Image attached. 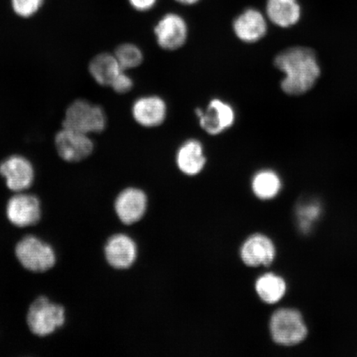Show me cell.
I'll return each instance as SVG.
<instances>
[{
	"instance_id": "2",
	"label": "cell",
	"mask_w": 357,
	"mask_h": 357,
	"mask_svg": "<svg viewBox=\"0 0 357 357\" xmlns=\"http://www.w3.org/2000/svg\"><path fill=\"white\" fill-rule=\"evenodd\" d=\"M107 124L105 112L100 106L84 100H77L66 112L63 128L84 134L100 133Z\"/></svg>"
},
{
	"instance_id": "15",
	"label": "cell",
	"mask_w": 357,
	"mask_h": 357,
	"mask_svg": "<svg viewBox=\"0 0 357 357\" xmlns=\"http://www.w3.org/2000/svg\"><path fill=\"white\" fill-rule=\"evenodd\" d=\"M267 24L264 16L254 8H248L234 22V31L236 37L244 43L259 41L266 33Z\"/></svg>"
},
{
	"instance_id": "5",
	"label": "cell",
	"mask_w": 357,
	"mask_h": 357,
	"mask_svg": "<svg viewBox=\"0 0 357 357\" xmlns=\"http://www.w3.org/2000/svg\"><path fill=\"white\" fill-rule=\"evenodd\" d=\"M15 254L20 264L30 271H47L56 264L54 249L34 236L22 238L16 245Z\"/></svg>"
},
{
	"instance_id": "26",
	"label": "cell",
	"mask_w": 357,
	"mask_h": 357,
	"mask_svg": "<svg viewBox=\"0 0 357 357\" xmlns=\"http://www.w3.org/2000/svg\"><path fill=\"white\" fill-rule=\"evenodd\" d=\"M176 1L182 4H185V6H192V4L198 3L199 0H176Z\"/></svg>"
},
{
	"instance_id": "25",
	"label": "cell",
	"mask_w": 357,
	"mask_h": 357,
	"mask_svg": "<svg viewBox=\"0 0 357 357\" xmlns=\"http://www.w3.org/2000/svg\"><path fill=\"white\" fill-rule=\"evenodd\" d=\"M302 212H303V214H305V218L312 220V218H315L318 215L319 211L317 206H310L305 208H303Z\"/></svg>"
},
{
	"instance_id": "12",
	"label": "cell",
	"mask_w": 357,
	"mask_h": 357,
	"mask_svg": "<svg viewBox=\"0 0 357 357\" xmlns=\"http://www.w3.org/2000/svg\"><path fill=\"white\" fill-rule=\"evenodd\" d=\"M147 199L144 192L128 188L115 201V211L124 225H132L142 220L146 211Z\"/></svg>"
},
{
	"instance_id": "4",
	"label": "cell",
	"mask_w": 357,
	"mask_h": 357,
	"mask_svg": "<svg viewBox=\"0 0 357 357\" xmlns=\"http://www.w3.org/2000/svg\"><path fill=\"white\" fill-rule=\"evenodd\" d=\"M271 333L280 345L293 346L305 340L307 329L301 312L292 309H281L271 319Z\"/></svg>"
},
{
	"instance_id": "18",
	"label": "cell",
	"mask_w": 357,
	"mask_h": 357,
	"mask_svg": "<svg viewBox=\"0 0 357 357\" xmlns=\"http://www.w3.org/2000/svg\"><path fill=\"white\" fill-rule=\"evenodd\" d=\"M266 12L270 20L284 28L296 24L301 17L297 0H268Z\"/></svg>"
},
{
	"instance_id": "11",
	"label": "cell",
	"mask_w": 357,
	"mask_h": 357,
	"mask_svg": "<svg viewBox=\"0 0 357 357\" xmlns=\"http://www.w3.org/2000/svg\"><path fill=\"white\" fill-rule=\"evenodd\" d=\"M132 114L134 120L142 127H158L167 119V102L156 96L141 97L133 102Z\"/></svg>"
},
{
	"instance_id": "10",
	"label": "cell",
	"mask_w": 357,
	"mask_h": 357,
	"mask_svg": "<svg viewBox=\"0 0 357 357\" xmlns=\"http://www.w3.org/2000/svg\"><path fill=\"white\" fill-rule=\"evenodd\" d=\"M6 214L8 220L15 226H32L41 218V204L33 195L17 194L8 200Z\"/></svg>"
},
{
	"instance_id": "14",
	"label": "cell",
	"mask_w": 357,
	"mask_h": 357,
	"mask_svg": "<svg viewBox=\"0 0 357 357\" xmlns=\"http://www.w3.org/2000/svg\"><path fill=\"white\" fill-rule=\"evenodd\" d=\"M105 257L115 269H128L136 260L137 245L127 235L116 234L106 243Z\"/></svg>"
},
{
	"instance_id": "7",
	"label": "cell",
	"mask_w": 357,
	"mask_h": 357,
	"mask_svg": "<svg viewBox=\"0 0 357 357\" xmlns=\"http://www.w3.org/2000/svg\"><path fill=\"white\" fill-rule=\"evenodd\" d=\"M58 154L66 162H77L93 153V144L87 134L63 128L55 138Z\"/></svg>"
},
{
	"instance_id": "24",
	"label": "cell",
	"mask_w": 357,
	"mask_h": 357,
	"mask_svg": "<svg viewBox=\"0 0 357 357\" xmlns=\"http://www.w3.org/2000/svg\"><path fill=\"white\" fill-rule=\"evenodd\" d=\"M129 3L137 11L145 12L153 8L156 0H129Z\"/></svg>"
},
{
	"instance_id": "1",
	"label": "cell",
	"mask_w": 357,
	"mask_h": 357,
	"mask_svg": "<svg viewBox=\"0 0 357 357\" xmlns=\"http://www.w3.org/2000/svg\"><path fill=\"white\" fill-rule=\"evenodd\" d=\"M275 66L287 75L281 82V88L291 96L309 91L320 75L315 52L310 47L285 49L275 57Z\"/></svg>"
},
{
	"instance_id": "23",
	"label": "cell",
	"mask_w": 357,
	"mask_h": 357,
	"mask_svg": "<svg viewBox=\"0 0 357 357\" xmlns=\"http://www.w3.org/2000/svg\"><path fill=\"white\" fill-rule=\"evenodd\" d=\"M110 87L118 93H127L133 88V80L122 70L112 82Z\"/></svg>"
},
{
	"instance_id": "6",
	"label": "cell",
	"mask_w": 357,
	"mask_h": 357,
	"mask_svg": "<svg viewBox=\"0 0 357 357\" xmlns=\"http://www.w3.org/2000/svg\"><path fill=\"white\" fill-rule=\"evenodd\" d=\"M200 127L211 136L220 135L234 126L236 114L234 107L220 99H213L204 110L195 109Z\"/></svg>"
},
{
	"instance_id": "3",
	"label": "cell",
	"mask_w": 357,
	"mask_h": 357,
	"mask_svg": "<svg viewBox=\"0 0 357 357\" xmlns=\"http://www.w3.org/2000/svg\"><path fill=\"white\" fill-rule=\"evenodd\" d=\"M30 331L38 337L55 333L66 322L64 307L51 302L46 297L37 298L30 306L26 316Z\"/></svg>"
},
{
	"instance_id": "8",
	"label": "cell",
	"mask_w": 357,
	"mask_h": 357,
	"mask_svg": "<svg viewBox=\"0 0 357 357\" xmlns=\"http://www.w3.org/2000/svg\"><path fill=\"white\" fill-rule=\"evenodd\" d=\"M154 33L160 47L167 51H176L185 44L188 26L181 16L168 13L155 25Z\"/></svg>"
},
{
	"instance_id": "16",
	"label": "cell",
	"mask_w": 357,
	"mask_h": 357,
	"mask_svg": "<svg viewBox=\"0 0 357 357\" xmlns=\"http://www.w3.org/2000/svg\"><path fill=\"white\" fill-rule=\"evenodd\" d=\"M176 162L178 169L185 175H198L203 171L207 162L203 144L196 139L185 141L178 147Z\"/></svg>"
},
{
	"instance_id": "17",
	"label": "cell",
	"mask_w": 357,
	"mask_h": 357,
	"mask_svg": "<svg viewBox=\"0 0 357 357\" xmlns=\"http://www.w3.org/2000/svg\"><path fill=\"white\" fill-rule=\"evenodd\" d=\"M89 70L93 79L102 86H110L123 70L115 56L109 53H101L93 57Z\"/></svg>"
},
{
	"instance_id": "22",
	"label": "cell",
	"mask_w": 357,
	"mask_h": 357,
	"mask_svg": "<svg viewBox=\"0 0 357 357\" xmlns=\"http://www.w3.org/2000/svg\"><path fill=\"white\" fill-rule=\"evenodd\" d=\"M44 0H11L13 11L22 17L35 15L42 7Z\"/></svg>"
},
{
	"instance_id": "13",
	"label": "cell",
	"mask_w": 357,
	"mask_h": 357,
	"mask_svg": "<svg viewBox=\"0 0 357 357\" xmlns=\"http://www.w3.org/2000/svg\"><path fill=\"white\" fill-rule=\"evenodd\" d=\"M275 257L273 243L262 234L250 236L241 248V258L248 266H269L273 262Z\"/></svg>"
},
{
	"instance_id": "9",
	"label": "cell",
	"mask_w": 357,
	"mask_h": 357,
	"mask_svg": "<svg viewBox=\"0 0 357 357\" xmlns=\"http://www.w3.org/2000/svg\"><path fill=\"white\" fill-rule=\"evenodd\" d=\"M0 175L6 180L8 189L22 192L33 185L34 169L28 159L13 155L0 164Z\"/></svg>"
},
{
	"instance_id": "20",
	"label": "cell",
	"mask_w": 357,
	"mask_h": 357,
	"mask_svg": "<svg viewBox=\"0 0 357 357\" xmlns=\"http://www.w3.org/2000/svg\"><path fill=\"white\" fill-rule=\"evenodd\" d=\"M252 187L254 194L261 199H271L278 195L281 188L279 176L271 169H263L252 178Z\"/></svg>"
},
{
	"instance_id": "21",
	"label": "cell",
	"mask_w": 357,
	"mask_h": 357,
	"mask_svg": "<svg viewBox=\"0 0 357 357\" xmlns=\"http://www.w3.org/2000/svg\"><path fill=\"white\" fill-rule=\"evenodd\" d=\"M123 70L136 68L144 61V53L132 43H124L116 48L114 54Z\"/></svg>"
},
{
	"instance_id": "19",
	"label": "cell",
	"mask_w": 357,
	"mask_h": 357,
	"mask_svg": "<svg viewBox=\"0 0 357 357\" xmlns=\"http://www.w3.org/2000/svg\"><path fill=\"white\" fill-rule=\"evenodd\" d=\"M256 290L263 301L273 305L284 297L287 291V284L280 276L267 273L257 280Z\"/></svg>"
}]
</instances>
